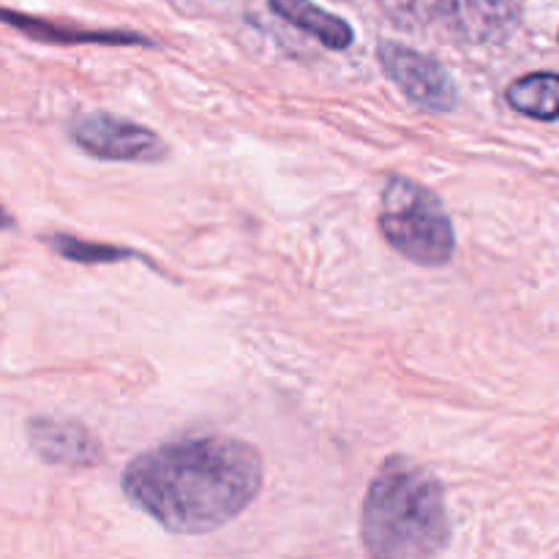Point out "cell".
I'll return each mask as SVG.
<instances>
[{
	"label": "cell",
	"mask_w": 559,
	"mask_h": 559,
	"mask_svg": "<svg viewBox=\"0 0 559 559\" xmlns=\"http://www.w3.org/2000/svg\"><path fill=\"white\" fill-rule=\"evenodd\" d=\"M262 453L235 437L205 435L164 442L131 459L123 495L175 535H202L238 519L260 497Z\"/></svg>",
	"instance_id": "6da1fadb"
},
{
	"label": "cell",
	"mask_w": 559,
	"mask_h": 559,
	"mask_svg": "<svg viewBox=\"0 0 559 559\" xmlns=\"http://www.w3.org/2000/svg\"><path fill=\"white\" fill-rule=\"evenodd\" d=\"M360 538L369 559H431L451 544L445 489L429 469L388 459L364 500Z\"/></svg>",
	"instance_id": "7a4b0ae2"
},
{
	"label": "cell",
	"mask_w": 559,
	"mask_h": 559,
	"mask_svg": "<svg viewBox=\"0 0 559 559\" xmlns=\"http://www.w3.org/2000/svg\"><path fill=\"white\" fill-rule=\"evenodd\" d=\"M380 229L388 243L415 265L442 267L456 251V235L440 197L404 175L388 178L382 189Z\"/></svg>",
	"instance_id": "3957f363"
},
{
	"label": "cell",
	"mask_w": 559,
	"mask_h": 559,
	"mask_svg": "<svg viewBox=\"0 0 559 559\" xmlns=\"http://www.w3.org/2000/svg\"><path fill=\"white\" fill-rule=\"evenodd\" d=\"M71 140L104 162H162L167 145L147 126L112 112H87L71 123Z\"/></svg>",
	"instance_id": "277c9868"
},
{
	"label": "cell",
	"mask_w": 559,
	"mask_h": 559,
	"mask_svg": "<svg viewBox=\"0 0 559 559\" xmlns=\"http://www.w3.org/2000/svg\"><path fill=\"white\" fill-rule=\"evenodd\" d=\"M382 71L399 85V91L429 112H448L456 107V85L445 66L429 55L409 49L396 41H382L377 49Z\"/></svg>",
	"instance_id": "5b68a950"
},
{
	"label": "cell",
	"mask_w": 559,
	"mask_h": 559,
	"mask_svg": "<svg viewBox=\"0 0 559 559\" xmlns=\"http://www.w3.org/2000/svg\"><path fill=\"white\" fill-rule=\"evenodd\" d=\"M27 442L38 459L60 467H96L104 459L102 442L87 426L55 415L27 420Z\"/></svg>",
	"instance_id": "8992f818"
},
{
	"label": "cell",
	"mask_w": 559,
	"mask_h": 559,
	"mask_svg": "<svg viewBox=\"0 0 559 559\" xmlns=\"http://www.w3.org/2000/svg\"><path fill=\"white\" fill-rule=\"evenodd\" d=\"M519 0H445L440 25L462 41H500L516 27Z\"/></svg>",
	"instance_id": "52a82bcc"
},
{
	"label": "cell",
	"mask_w": 559,
	"mask_h": 559,
	"mask_svg": "<svg viewBox=\"0 0 559 559\" xmlns=\"http://www.w3.org/2000/svg\"><path fill=\"white\" fill-rule=\"evenodd\" d=\"M273 11L289 25L300 27L304 33L314 36L331 49H347L353 44V27L342 20V16L331 14V11L320 9L311 0H267Z\"/></svg>",
	"instance_id": "ba28073f"
},
{
	"label": "cell",
	"mask_w": 559,
	"mask_h": 559,
	"mask_svg": "<svg viewBox=\"0 0 559 559\" xmlns=\"http://www.w3.org/2000/svg\"><path fill=\"white\" fill-rule=\"evenodd\" d=\"M0 22L16 27L25 36L36 38V41H55V44H151L147 38L136 36V33H120V31H85V27H66L52 25V22L36 20V16L14 14V11L0 9Z\"/></svg>",
	"instance_id": "9c48e42d"
},
{
	"label": "cell",
	"mask_w": 559,
	"mask_h": 559,
	"mask_svg": "<svg viewBox=\"0 0 559 559\" xmlns=\"http://www.w3.org/2000/svg\"><path fill=\"white\" fill-rule=\"evenodd\" d=\"M508 104L516 112L535 120H559V74L555 71H535L519 76L506 91Z\"/></svg>",
	"instance_id": "30bf717a"
},
{
	"label": "cell",
	"mask_w": 559,
	"mask_h": 559,
	"mask_svg": "<svg viewBox=\"0 0 559 559\" xmlns=\"http://www.w3.org/2000/svg\"><path fill=\"white\" fill-rule=\"evenodd\" d=\"M49 249L58 251L63 260L71 262H85V265H96V262H123L134 260V251L120 249V246L109 243H93V240H80L74 235H49L47 238Z\"/></svg>",
	"instance_id": "8fae6325"
},
{
	"label": "cell",
	"mask_w": 559,
	"mask_h": 559,
	"mask_svg": "<svg viewBox=\"0 0 559 559\" xmlns=\"http://www.w3.org/2000/svg\"><path fill=\"white\" fill-rule=\"evenodd\" d=\"M382 9L402 27L440 25L445 0H382Z\"/></svg>",
	"instance_id": "7c38bea8"
},
{
	"label": "cell",
	"mask_w": 559,
	"mask_h": 559,
	"mask_svg": "<svg viewBox=\"0 0 559 559\" xmlns=\"http://www.w3.org/2000/svg\"><path fill=\"white\" fill-rule=\"evenodd\" d=\"M11 227H14V218L9 216L5 207H0V229H11Z\"/></svg>",
	"instance_id": "4fadbf2b"
}]
</instances>
